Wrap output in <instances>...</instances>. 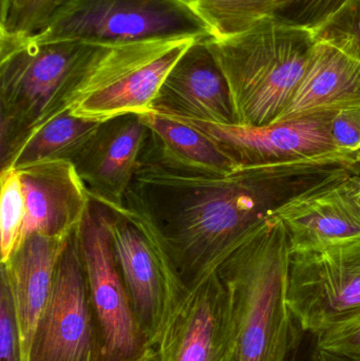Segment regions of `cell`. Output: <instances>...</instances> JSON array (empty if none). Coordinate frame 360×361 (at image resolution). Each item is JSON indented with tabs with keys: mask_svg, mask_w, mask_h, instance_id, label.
Returning a JSON list of instances; mask_svg holds the SVG:
<instances>
[{
	"mask_svg": "<svg viewBox=\"0 0 360 361\" xmlns=\"http://www.w3.org/2000/svg\"><path fill=\"white\" fill-rule=\"evenodd\" d=\"M352 169L346 156L334 152L218 175L169 160L148 139L126 197L156 225L190 288L285 204Z\"/></svg>",
	"mask_w": 360,
	"mask_h": 361,
	"instance_id": "1",
	"label": "cell"
},
{
	"mask_svg": "<svg viewBox=\"0 0 360 361\" xmlns=\"http://www.w3.org/2000/svg\"><path fill=\"white\" fill-rule=\"evenodd\" d=\"M289 252L285 229L272 216L245 235L216 271L230 299L237 361H289L308 335L287 307Z\"/></svg>",
	"mask_w": 360,
	"mask_h": 361,
	"instance_id": "2",
	"label": "cell"
},
{
	"mask_svg": "<svg viewBox=\"0 0 360 361\" xmlns=\"http://www.w3.org/2000/svg\"><path fill=\"white\" fill-rule=\"evenodd\" d=\"M104 47L0 35L1 165L30 133L67 111Z\"/></svg>",
	"mask_w": 360,
	"mask_h": 361,
	"instance_id": "3",
	"label": "cell"
},
{
	"mask_svg": "<svg viewBox=\"0 0 360 361\" xmlns=\"http://www.w3.org/2000/svg\"><path fill=\"white\" fill-rule=\"evenodd\" d=\"M316 32L280 17L209 44L232 95L237 124L266 126L285 112L304 76Z\"/></svg>",
	"mask_w": 360,
	"mask_h": 361,
	"instance_id": "4",
	"label": "cell"
},
{
	"mask_svg": "<svg viewBox=\"0 0 360 361\" xmlns=\"http://www.w3.org/2000/svg\"><path fill=\"white\" fill-rule=\"evenodd\" d=\"M194 38L105 46L72 95L67 111L104 123L154 112L152 104L173 66Z\"/></svg>",
	"mask_w": 360,
	"mask_h": 361,
	"instance_id": "5",
	"label": "cell"
},
{
	"mask_svg": "<svg viewBox=\"0 0 360 361\" xmlns=\"http://www.w3.org/2000/svg\"><path fill=\"white\" fill-rule=\"evenodd\" d=\"M29 37L103 46L213 38L186 0H68L39 32Z\"/></svg>",
	"mask_w": 360,
	"mask_h": 361,
	"instance_id": "6",
	"label": "cell"
},
{
	"mask_svg": "<svg viewBox=\"0 0 360 361\" xmlns=\"http://www.w3.org/2000/svg\"><path fill=\"white\" fill-rule=\"evenodd\" d=\"M103 205L110 212L112 246L120 275L154 348L188 288L162 235L143 210L127 197L122 204Z\"/></svg>",
	"mask_w": 360,
	"mask_h": 361,
	"instance_id": "7",
	"label": "cell"
},
{
	"mask_svg": "<svg viewBox=\"0 0 360 361\" xmlns=\"http://www.w3.org/2000/svg\"><path fill=\"white\" fill-rule=\"evenodd\" d=\"M287 302L314 338L359 324L360 238L290 250Z\"/></svg>",
	"mask_w": 360,
	"mask_h": 361,
	"instance_id": "8",
	"label": "cell"
},
{
	"mask_svg": "<svg viewBox=\"0 0 360 361\" xmlns=\"http://www.w3.org/2000/svg\"><path fill=\"white\" fill-rule=\"evenodd\" d=\"M91 305L99 330V361H144L154 353L114 256L110 212L91 199L78 229Z\"/></svg>",
	"mask_w": 360,
	"mask_h": 361,
	"instance_id": "9",
	"label": "cell"
},
{
	"mask_svg": "<svg viewBox=\"0 0 360 361\" xmlns=\"http://www.w3.org/2000/svg\"><path fill=\"white\" fill-rule=\"evenodd\" d=\"M78 229L70 235L57 263L50 297L32 341L29 361H99V330Z\"/></svg>",
	"mask_w": 360,
	"mask_h": 361,
	"instance_id": "10",
	"label": "cell"
},
{
	"mask_svg": "<svg viewBox=\"0 0 360 361\" xmlns=\"http://www.w3.org/2000/svg\"><path fill=\"white\" fill-rule=\"evenodd\" d=\"M334 111L278 121L266 126L180 121L215 142L237 167L285 164L340 152L331 135ZM169 118V116H168Z\"/></svg>",
	"mask_w": 360,
	"mask_h": 361,
	"instance_id": "11",
	"label": "cell"
},
{
	"mask_svg": "<svg viewBox=\"0 0 360 361\" xmlns=\"http://www.w3.org/2000/svg\"><path fill=\"white\" fill-rule=\"evenodd\" d=\"M154 350L156 361H237L230 299L217 271L188 288Z\"/></svg>",
	"mask_w": 360,
	"mask_h": 361,
	"instance_id": "12",
	"label": "cell"
},
{
	"mask_svg": "<svg viewBox=\"0 0 360 361\" xmlns=\"http://www.w3.org/2000/svg\"><path fill=\"white\" fill-rule=\"evenodd\" d=\"M152 109L169 118L237 124L230 87L209 39L196 40L182 54L163 82Z\"/></svg>",
	"mask_w": 360,
	"mask_h": 361,
	"instance_id": "13",
	"label": "cell"
},
{
	"mask_svg": "<svg viewBox=\"0 0 360 361\" xmlns=\"http://www.w3.org/2000/svg\"><path fill=\"white\" fill-rule=\"evenodd\" d=\"M17 171L25 195V216L16 248L36 233L69 237L80 228L91 197L73 162L44 161Z\"/></svg>",
	"mask_w": 360,
	"mask_h": 361,
	"instance_id": "14",
	"label": "cell"
},
{
	"mask_svg": "<svg viewBox=\"0 0 360 361\" xmlns=\"http://www.w3.org/2000/svg\"><path fill=\"white\" fill-rule=\"evenodd\" d=\"M360 106V56L345 36L321 30L311 48L304 76L280 118Z\"/></svg>",
	"mask_w": 360,
	"mask_h": 361,
	"instance_id": "15",
	"label": "cell"
},
{
	"mask_svg": "<svg viewBox=\"0 0 360 361\" xmlns=\"http://www.w3.org/2000/svg\"><path fill=\"white\" fill-rule=\"evenodd\" d=\"M274 216L285 229L290 250L360 238V173L299 195Z\"/></svg>",
	"mask_w": 360,
	"mask_h": 361,
	"instance_id": "16",
	"label": "cell"
},
{
	"mask_svg": "<svg viewBox=\"0 0 360 361\" xmlns=\"http://www.w3.org/2000/svg\"><path fill=\"white\" fill-rule=\"evenodd\" d=\"M149 129L137 114L101 123L84 154L74 163L91 199L124 203L139 169Z\"/></svg>",
	"mask_w": 360,
	"mask_h": 361,
	"instance_id": "17",
	"label": "cell"
},
{
	"mask_svg": "<svg viewBox=\"0 0 360 361\" xmlns=\"http://www.w3.org/2000/svg\"><path fill=\"white\" fill-rule=\"evenodd\" d=\"M69 237L30 235L6 262L1 263V274L14 301L25 361H29L36 326L50 297L55 269Z\"/></svg>",
	"mask_w": 360,
	"mask_h": 361,
	"instance_id": "18",
	"label": "cell"
},
{
	"mask_svg": "<svg viewBox=\"0 0 360 361\" xmlns=\"http://www.w3.org/2000/svg\"><path fill=\"white\" fill-rule=\"evenodd\" d=\"M101 123L63 112L29 133L2 169H18L44 161L75 163L97 135Z\"/></svg>",
	"mask_w": 360,
	"mask_h": 361,
	"instance_id": "19",
	"label": "cell"
},
{
	"mask_svg": "<svg viewBox=\"0 0 360 361\" xmlns=\"http://www.w3.org/2000/svg\"><path fill=\"white\" fill-rule=\"evenodd\" d=\"M149 141L163 156L190 169L226 175L238 169L221 148L201 131L156 112L139 116Z\"/></svg>",
	"mask_w": 360,
	"mask_h": 361,
	"instance_id": "20",
	"label": "cell"
},
{
	"mask_svg": "<svg viewBox=\"0 0 360 361\" xmlns=\"http://www.w3.org/2000/svg\"><path fill=\"white\" fill-rule=\"evenodd\" d=\"M215 39L247 31L280 16L285 0H186Z\"/></svg>",
	"mask_w": 360,
	"mask_h": 361,
	"instance_id": "21",
	"label": "cell"
},
{
	"mask_svg": "<svg viewBox=\"0 0 360 361\" xmlns=\"http://www.w3.org/2000/svg\"><path fill=\"white\" fill-rule=\"evenodd\" d=\"M0 175V254L1 263L14 252L25 216V201L18 171L2 169Z\"/></svg>",
	"mask_w": 360,
	"mask_h": 361,
	"instance_id": "22",
	"label": "cell"
},
{
	"mask_svg": "<svg viewBox=\"0 0 360 361\" xmlns=\"http://www.w3.org/2000/svg\"><path fill=\"white\" fill-rule=\"evenodd\" d=\"M68 0H16L4 23L0 35L29 37L39 32Z\"/></svg>",
	"mask_w": 360,
	"mask_h": 361,
	"instance_id": "23",
	"label": "cell"
},
{
	"mask_svg": "<svg viewBox=\"0 0 360 361\" xmlns=\"http://www.w3.org/2000/svg\"><path fill=\"white\" fill-rule=\"evenodd\" d=\"M0 361H25L12 293L2 274L0 282Z\"/></svg>",
	"mask_w": 360,
	"mask_h": 361,
	"instance_id": "24",
	"label": "cell"
},
{
	"mask_svg": "<svg viewBox=\"0 0 360 361\" xmlns=\"http://www.w3.org/2000/svg\"><path fill=\"white\" fill-rule=\"evenodd\" d=\"M280 18L311 29H318L329 20L347 0H285Z\"/></svg>",
	"mask_w": 360,
	"mask_h": 361,
	"instance_id": "25",
	"label": "cell"
},
{
	"mask_svg": "<svg viewBox=\"0 0 360 361\" xmlns=\"http://www.w3.org/2000/svg\"><path fill=\"white\" fill-rule=\"evenodd\" d=\"M330 129L337 152L360 159V106L334 111Z\"/></svg>",
	"mask_w": 360,
	"mask_h": 361,
	"instance_id": "26",
	"label": "cell"
},
{
	"mask_svg": "<svg viewBox=\"0 0 360 361\" xmlns=\"http://www.w3.org/2000/svg\"><path fill=\"white\" fill-rule=\"evenodd\" d=\"M321 30H329L345 36L360 56V0H347L346 4L315 32Z\"/></svg>",
	"mask_w": 360,
	"mask_h": 361,
	"instance_id": "27",
	"label": "cell"
},
{
	"mask_svg": "<svg viewBox=\"0 0 360 361\" xmlns=\"http://www.w3.org/2000/svg\"><path fill=\"white\" fill-rule=\"evenodd\" d=\"M316 347L360 361V322L315 338Z\"/></svg>",
	"mask_w": 360,
	"mask_h": 361,
	"instance_id": "28",
	"label": "cell"
},
{
	"mask_svg": "<svg viewBox=\"0 0 360 361\" xmlns=\"http://www.w3.org/2000/svg\"><path fill=\"white\" fill-rule=\"evenodd\" d=\"M306 336L304 338V343L294 352L289 361H316V341H315V345L312 351L309 352V345H304Z\"/></svg>",
	"mask_w": 360,
	"mask_h": 361,
	"instance_id": "29",
	"label": "cell"
},
{
	"mask_svg": "<svg viewBox=\"0 0 360 361\" xmlns=\"http://www.w3.org/2000/svg\"><path fill=\"white\" fill-rule=\"evenodd\" d=\"M316 361H356L342 354L325 351L316 347Z\"/></svg>",
	"mask_w": 360,
	"mask_h": 361,
	"instance_id": "30",
	"label": "cell"
},
{
	"mask_svg": "<svg viewBox=\"0 0 360 361\" xmlns=\"http://www.w3.org/2000/svg\"><path fill=\"white\" fill-rule=\"evenodd\" d=\"M144 361H156V354H152L151 356H150L149 358H147V360H144Z\"/></svg>",
	"mask_w": 360,
	"mask_h": 361,
	"instance_id": "31",
	"label": "cell"
}]
</instances>
